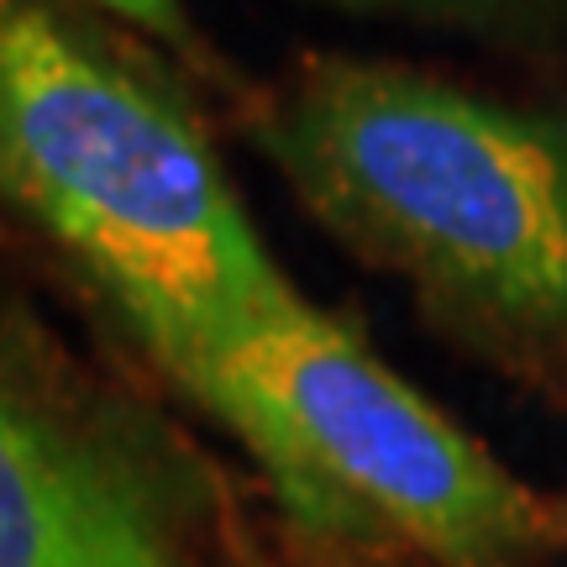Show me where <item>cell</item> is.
I'll use <instances>...</instances> for the list:
<instances>
[{"instance_id": "3957f363", "label": "cell", "mask_w": 567, "mask_h": 567, "mask_svg": "<svg viewBox=\"0 0 567 567\" xmlns=\"http://www.w3.org/2000/svg\"><path fill=\"white\" fill-rule=\"evenodd\" d=\"M179 400L258 467L300 547H389L431 567H551L547 494L326 305L226 352Z\"/></svg>"}, {"instance_id": "7a4b0ae2", "label": "cell", "mask_w": 567, "mask_h": 567, "mask_svg": "<svg viewBox=\"0 0 567 567\" xmlns=\"http://www.w3.org/2000/svg\"><path fill=\"white\" fill-rule=\"evenodd\" d=\"M0 210L179 394L310 305L184 84L80 0H0Z\"/></svg>"}, {"instance_id": "ba28073f", "label": "cell", "mask_w": 567, "mask_h": 567, "mask_svg": "<svg viewBox=\"0 0 567 567\" xmlns=\"http://www.w3.org/2000/svg\"><path fill=\"white\" fill-rule=\"evenodd\" d=\"M547 515H551V542H557V551L567 557V488L547 494Z\"/></svg>"}, {"instance_id": "6da1fadb", "label": "cell", "mask_w": 567, "mask_h": 567, "mask_svg": "<svg viewBox=\"0 0 567 567\" xmlns=\"http://www.w3.org/2000/svg\"><path fill=\"white\" fill-rule=\"evenodd\" d=\"M247 137L331 243L421 321L567 410V116L410 63L316 53L247 105Z\"/></svg>"}, {"instance_id": "52a82bcc", "label": "cell", "mask_w": 567, "mask_h": 567, "mask_svg": "<svg viewBox=\"0 0 567 567\" xmlns=\"http://www.w3.org/2000/svg\"><path fill=\"white\" fill-rule=\"evenodd\" d=\"M289 551L300 567H431L410 551L389 547H300V542H289Z\"/></svg>"}, {"instance_id": "8992f818", "label": "cell", "mask_w": 567, "mask_h": 567, "mask_svg": "<svg viewBox=\"0 0 567 567\" xmlns=\"http://www.w3.org/2000/svg\"><path fill=\"white\" fill-rule=\"evenodd\" d=\"M368 6H405V11H421V17L457 21V27H478V32H488L494 21L515 17L526 0H368Z\"/></svg>"}, {"instance_id": "277c9868", "label": "cell", "mask_w": 567, "mask_h": 567, "mask_svg": "<svg viewBox=\"0 0 567 567\" xmlns=\"http://www.w3.org/2000/svg\"><path fill=\"white\" fill-rule=\"evenodd\" d=\"M0 567H284L163 410L0 326Z\"/></svg>"}, {"instance_id": "5b68a950", "label": "cell", "mask_w": 567, "mask_h": 567, "mask_svg": "<svg viewBox=\"0 0 567 567\" xmlns=\"http://www.w3.org/2000/svg\"><path fill=\"white\" fill-rule=\"evenodd\" d=\"M80 6L101 11L105 21H122L126 32H137L147 48L168 53L179 69H200V74L216 69V53L184 0H80Z\"/></svg>"}]
</instances>
